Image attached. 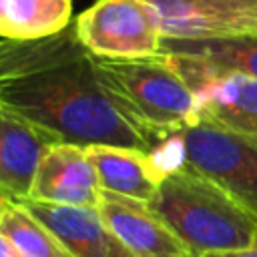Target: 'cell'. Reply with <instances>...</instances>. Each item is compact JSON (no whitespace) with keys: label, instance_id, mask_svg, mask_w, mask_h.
I'll list each match as a JSON object with an SVG mask.
<instances>
[{"label":"cell","instance_id":"10","mask_svg":"<svg viewBox=\"0 0 257 257\" xmlns=\"http://www.w3.org/2000/svg\"><path fill=\"white\" fill-rule=\"evenodd\" d=\"M20 203L56 233L72 257H137L104 223L98 209L52 205L30 199Z\"/></svg>","mask_w":257,"mask_h":257},{"label":"cell","instance_id":"7","mask_svg":"<svg viewBox=\"0 0 257 257\" xmlns=\"http://www.w3.org/2000/svg\"><path fill=\"white\" fill-rule=\"evenodd\" d=\"M163 38L209 40L257 34V0H145Z\"/></svg>","mask_w":257,"mask_h":257},{"label":"cell","instance_id":"9","mask_svg":"<svg viewBox=\"0 0 257 257\" xmlns=\"http://www.w3.org/2000/svg\"><path fill=\"white\" fill-rule=\"evenodd\" d=\"M96 209L112 233L137 257H191L189 249L149 203L102 191Z\"/></svg>","mask_w":257,"mask_h":257},{"label":"cell","instance_id":"17","mask_svg":"<svg viewBox=\"0 0 257 257\" xmlns=\"http://www.w3.org/2000/svg\"><path fill=\"white\" fill-rule=\"evenodd\" d=\"M205 257H257V245L253 243L247 249H237V251H223V253H211Z\"/></svg>","mask_w":257,"mask_h":257},{"label":"cell","instance_id":"12","mask_svg":"<svg viewBox=\"0 0 257 257\" xmlns=\"http://www.w3.org/2000/svg\"><path fill=\"white\" fill-rule=\"evenodd\" d=\"M86 153L96 169L102 191L149 203L169 171L157 157L120 145H88Z\"/></svg>","mask_w":257,"mask_h":257},{"label":"cell","instance_id":"8","mask_svg":"<svg viewBox=\"0 0 257 257\" xmlns=\"http://www.w3.org/2000/svg\"><path fill=\"white\" fill-rule=\"evenodd\" d=\"M100 193L98 175L86 147L74 143H54L44 151L38 163L28 199L52 205L96 209Z\"/></svg>","mask_w":257,"mask_h":257},{"label":"cell","instance_id":"4","mask_svg":"<svg viewBox=\"0 0 257 257\" xmlns=\"http://www.w3.org/2000/svg\"><path fill=\"white\" fill-rule=\"evenodd\" d=\"M181 161L257 217V141L195 120L173 135Z\"/></svg>","mask_w":257,"mask_h":257},{"label":"cell","instance_id":"5","mask_svg":"<svg viewBox=\"0 0 257 257\" xmlns=\"http://www.w3.org/2000/svg\"><path fill=\"white\" fill-rule=\"evenodd\" d=\"M72 22L96 58L126 60L163 52L159 20L145 0H94Z\"/></svg>","mask_w":257,"mask_h":257},{"label":"cell","instance_id":"14","mask_svg":"<svg viewBox=\"0 0 257 257\" xmlns=\"http://www.w3.org/2000/svg\"><path fill=\"white\" fill-rule=\"evenodd\" d=\"M4 36L8 40H34L64 30L72 20L70 0H4Z\"/></svg>","mask_w":257,"mask_h":257},{"label":"cell","instance_id":"11","mask_svg":"<svg viewBox=\"0 0 257 257\" xmlns=\"http://www.w3.org/2000/svg\"><path fill=\"white\" fill-rule=\"evenodd\" d=\"M56 137L0 104V191L14 201L30 197V187L44 151Z\"/></svg>","mask_w":257,"mask_h":257},{"label":"cell","instance_id":"1","mask_svg":"<svg viewBox=\"0 0 257 257\" xmlns=\"http://www.w3.org/2000/svg\"><path fill=\"white\" fill-rule=\"evenodd\" d=\"M0 104L60 143L120 145L147 153L165 143L116 102L74 22L44 38H0Z\"/></svg>","mask_w":257,"mask_h":257},{"label":"cell","instance_id":"15","mask_svg":"<svg viewBox=\"0 0 257 257\" xmlns=\"http://www.w3.org/2000/svg\"><path fill=\"white\" fill-rule=\"evenodd\" d=\"M4 233L24 257H72L64 243L20 201H10L0 217Z\"/></svg>","mask_w":257,"mask_h":257},{"label":"cell","instance_id":"3","mask_svg":"<svg viewBox=\"0 0 257 257\" xmlns=\"http://www.w3.org/2000/svg\"><path fill=\"white\" fill-rule=\"evenodd\" d=\"M96 62L116 102L161 141L197 120L195 92L167 54Z\"/></svg>","mask_w":257,"mask_h":257},{"label":"cell","instance_id":"13","mask_svg":"<svg viewBox=\"0 0 257 257\" xmlns=\"http://www.w3.org/2000/svg\"><path fill=\"white\" fill-rule=\"evenodd\" d=\"M161 54L187 56L211 70L241 72L251 78H257V34L209 40L163 38Z\"/></svg>","mask_w":257,"mask_h":257},{"label":"cell","instance_id":"18","mask_svg":"<svg viewBox=\"0 0 257 257\" xmlns=\"http://www.w3.org/2000/svg\"><path fill=\"white\" fill-rule=\"evenodd\" d=\"M10 201H14V199H10L6 193H2V191H0V217H2V213H4V209L8 207V203H10Z\"/></svg>","mask_w":257,"mask_h":257},{"label":"cell","instance_id":"2","mask_svg":"<svg viewBox=\"0 0 257 257\" xmlns=\"http://www.w3.org/2000/svg\"><path fill=\"white\" fill-rule=\"evenodd\" d=\"M149 205L191 257L247 249L257 235V217L185 163L165 173Z\"/></svg>","mask_w":257,"mask_h":257},{"label":"cell","instance_id":"6","mask_svg":"<svg viewBox=\"0 0 257 257\" xmlns=\"http://www.w3.org/2000/svg\"><path fill=\"white\" fill-rule=\"evenodd\" d=\"M167 56L195 92L197 120L257 141V78L211 70L187 56Z\"/></svg>","mask_w":257,"mask_h":257},{"label":"cell","instance_id":"16","mask_svg":"<svg viewBox=\"0 0 257 257\" xmlns=\"http://www.w3.org/2000/svg\"><path fill=\"white\" fill-rule=\"evenodd\" d=\"M0 257H24L4 233H0Z\"/></svg>","mask_w":257,"mask_h":257}]
</instances>
